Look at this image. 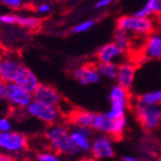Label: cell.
Listing matches in <instances>:
<instances>
[{
  "label": "cell",
  "mask_w": 161,
  "mask_h": 161,
  "mask_svg": "<svg viewBox=\"0 0 161 161\" xmlns=\"http://www.w3.org/2000/svg\"><path fill=\"white\" fill-rule=\"evenodd\" d=\"M26 112L32 117L37 118L41 122L48 124L51 126L58 124V122L61 118V112H60L59 107L48 106V105L35 102V100L31 103L30 106L26 108Z\"/></svg>",
  "instance_id": "6"
},
{
  "label": "cell",
  "mask_w": 161,
  "mask_h": 161,
  "mask_svg": "<svg viewBox=\"0 0 161 161\" xmlns=\"http://www.w3.org/2000/svg\"><path fill=\"white\" fill-rule=\"evenodd\" d=\"M70 139L78 152L87 153L92 150V131L86 127L75 126L70 130Z\"/></svg>",
  "instance_id": "11"
},
{
  "label": "cell",
  "mask_w": 161,
  "mask_h": 161,
  "mask_svg": "<svg viewBox=\"0 0 161 161\" xmlns=\"http://www.w3.org/2000/svg\"><path fill=\"white\" fill-rule=\"evenodd\" d=\"M46 139L55 153H63L68 156L78 154V150L73 147L70 139V130L62 124H55L46 131Z\"/></svg>",
  "instance_id": "2"
},
{
  "label": "cell",
  "mask_w": 161,
  "mask_h": 161,
  "mask_svg": "<svg viewBox=\"0 0 161 161\" xmlns=\"http://www.w3.org/2000/svg\"><path fill=\"white\" fill-rule=\"evenodd\" d=\"M79 161H96L94 158H85V159H81V160Z\"/></svg>",
  "instance_id": "32"
},
{
  "label": "cell",
  "mask_w": 161,
  "mask_h": 161,
  "mask_svg": "<svg viewBox=\"0 0 161 161\" xmlns=\"http://www.w3.org/2000/svg\"><path fill=\"white\" fill-rule=\"evenodd\" d=\"M137 103L142 105H151V106L161 107V88L142 94L137 98Z\"/></svg>",
  "instance_id": "18"
},
{
  "label": "cell",
  "mask_w": 161,
  "mask_h": 161,
  "mask_svg": "<svg viewBox=\"0 0 161 161\" xmlns=\"http://www.w3.org/2000/svg\"><path fill=\"white\" fill-rule=\"evenodd\" d=\"M109 104L110 108L106 114L109 119L115 121L117 118L125 117V112L130 104L129 90L122 88L118 85H114L109 92Z\"/></svg>",
  "instance_id": "4"
},
{
  "label": "cell",
  "mask_w": 161,
  "mask_h": 161,
  "mask_svg": "<svg viewBox=\"0 0 161 161\" xmlns=\"http://www.w3.org/2000/svg\"><path fill=\"white\" fill-rule=\"evenodd\" d=\"M97 70L100 77L107 78L109 80H116L118 65L116 63H99L97 65Z\"/></svg>",
  "instance_id": "19"
},
{
  "label": "cell",
  "mask_w": 161,
  "mask_h": 161,
  "mask_svg": "<svg viewBox=\"0 0 161 161\" xmlns=\"http://www.w3.org/2000/svg\"><path fill=\"white\" fill-rule=\"evenodd\" d=\"M133 15H134L135 17H139V18H150L151 15H153L152 3H151V0H148L141 8L137 9Z\"/></svg>",
  "instance_id": "22"
},
{
  "label": "cell",
  "mask_w": 161,
  "mask_h": 161,
  "mask_svg": "<svg viewBox=\"0 0 161 161\" xmlns=\"http://www.w3.org/2000/svg\"><path fill=\"white\" fill-rule=\"evenodd\" d=\"M143 54L149 60L161 59V32H153L145 40Z\"/></svg>",
  "instance_id": "15"
},
{
  "label": "cell",
  "mask_w": 161,
  "mask_h": 161,
  "mask_svg": "<svg viewBox=\"0 0 161 161\" xmlns=\"http://www.w3.org/2000/svg\"><path fill=\"white\" fill-rule=\"evenodd\" d=\"M0 3L3 6H6L7 8L9 9H22L25 7L26 5V1L24 0H3V1H0Z\"/></svg>",
  "instance_id": "23"
},
{
  "label": "cell",
  "mask_w": 161,
  "mask_h": 161,
  "mask_svg": "<svg viewBox=\"0 0 161 161\" xmlns=\"http://www.w3.org/2000/svg\"><path fill=\"white\" fill-rule=\"evenodd\" d=\"M37 161H62L60 156L55 152H41L36 156Z\"/></svg>",
  "instance_id": "24"
},
{
  "label": "cell",
  "mask_w": 161,
  "mask_h": 161,
  "mask_svg": "<svg viewBox=\"0 0 161 161\" xmlns=\"http://www.w3.org/2000/svg\"><path fill=\"white\" fill-rule=\"evenodd\" d=\"M123 161H139V160H137V158H135L133 156H125L123 158Z\"/></svg>",
  "instance_id": "31"
},
{
  "label": "cell",
  "mask_w": 161,
  "mask_h": 161,
  "mask_svg": "<svg viewBox=\"0 0 161 161\" xmlns=\"http://www.w3.org/2000/svg\"><path fill=\"white\" fill-rule=\"evenodd\" d=\"M135 116L140 124L148 131L157 129L161 124V107L142 105L136 103L135 106Z\"/></svg>",
  "instance_id": "5"
},
{
  "label": "cell",
  "mask_w": 161,
  "mask_h": 161,
  "mask_svg": "<svg viewBox=\"0 0 161 161\" xmlns=\"http://www.w3.org/2000/svg\"><path fill=\"white\" fill-rule=\"evenodd\" d=\"M95 24H96V22L94 19H86V20H82V22L75 24L71 31L75 34H82V33H86L92 30V27L95 26Z\"/></svg>",
  "instance_id": "21"
},
{
  "label": "cell",
  "mask_w": 161,
  "mask_h": 161,
  "mask_svg": "<svg viewBox=\"0 0 161 161\" xmlns=\"http://www.w3.org/2000/svg\"><path fill=\"white\" fill-rule=\"evenodd\" d=\"M11 131V122L7 117H0V132Z\"/></svg>",
  "instance_id": "26"
},
{
  "label": "cell",
  "mask_w": 161,
  "mask_h": 161,
  "mask_svg": "<svg viewBox=\"0 0 161 161\" xmlns=\"http://www.w3.org/2000/svg\"><path fill=\"white\" fill-rule=\"evenodd\" d=\"M5 92H6V82H3L0 79V99H5Z\"/></svg>",
  "instance_id": "29"
},
{
  "label": "cell",
  "mask_w": 161,
  "mask_h": 161,
  "mask_svg": "<svg viewBox=\"0 0 161 161\" xmlns=\"http://www.w3.org/2000/svg\"><path fill=\"white\" fill-rule=\"evenodd\" d=\"M124 52L115 43L110 42L103 45L97 51V60L99 63H114L115 60L121 59Z\"/></svg>",
  "instance_id": "16"
},
{
  "label": "cell",
  "mask_w": 161,
  "mask_h": 161,
  "mask_svg": "<svg viewBox=\"0 0 161 161\" xmlns=\"http://www.w3.org/2000/svg\"><path fill=\"white\" fill-rule=\"evenodd\" d=\"M113 3V0H99V1H97L95 3L94 8L95 9H104V8H107L108 6L112 5Z\"/></svg>",
  "instance_id": "27"
},
{
  "label": "cell",
  "mask_w": 161,
  "mask_h": 161,
  "mask_svg": "<svg viewBox=\"0 0 161 161\" xmlns=\"http://www.w3.org/2000/svg\"><path fill=\"white\" fill-rule=\"evenodd\" d=\"M71 122L75 126L86 127L90 131L100 132L102 134L112 137L114 131V121L109 119L106 114L80 110L71 114Z\"/></svg>",
  "instance_id": "1"
},
{
  "label": "cell",
  "mask_w": 161,
  "mask_h": 161,
  "mask_svg": "<svg viewBox=\"0 0 161 161\" xmlns=\"http://www.w3.org/2000/svg\"><path fill=\"white\" fill-rule=\"evenodd\" d=\"M27 137L17 131L0 132V150L7 154L20 153L27 148Z\"/></svg>",
  "instance_id": "7"
},
{
  "label": "cell",
  "mask_w": 161,
  "mask_h": 161,
  "mask_svg": "<svg viewBox=\"0 0 161 161\" xmlns=\"http://www.w3.org/2000/svg\"><path fill=\"white\" fill-rule=\"evenodd\" d=\"M5 99L17 108L26 109L33 102V95L15 83H6Z\"/></svg>",
  "instance_id": "8"
},
{
  "label": "cell",
  "mask_w": 161,
  "mask_h": 161,
  "mask_svg": "<svg viewBox=\"0 0 161 161\" xmlns=\"http://www.w3.org/2000/svg\"><path fill=\"white\" fill-rule=\"evenodd\" d=\"M72 75L73 78L83 86L94 85V83L99 82L100 79H102L98 70H97V67L92 64L81 65V67L77 68L73 71Z\"/></svg>",
  "instance_id": "13"
},
{
  "label": "cell",
  "mask_w": 161,
  "mask_h": 161,
  "mask_svg": "<svg viewBox=\"0 0 161 161\" xmlns=\"http://www.w3.org/2000/svg\"><path fill=\"white\" fill-rule=\"evenodd\" d=\"M92 157L96 160L110 159L114 156L113 139L109 135L99 134L92 140Z\"/></svg>",
  "instance_id": "9"
},
{
  "label": "cell",
  "mask_w": 161,
  "mask_h": 161,
  "mask_svg": "<svg viewBox=\"0 0 161 161\" xmlns=\"http://www.w3.org/2000/svg\"><path fill=\"white\" fill-rule=\"evenodd\" d=\"M113 43H115L123 52H126L131 47L132 42H131V37H130V35L127 33L116 28L115 34H114Z\"/></svg>",
  "instance_id": "20"
},
{
  "label": "cell",
  "mask_w": 161,
  "mask_h": 161,
  "mask_svg": "<svg viewBox=\"0 0 161 161\" xmlns=\"http://www.w3.org/2000/svg\"><path fill=\"white\" fill-rule=\"evenodd\" d=\"M0 161H15V159H14L10 154L0 152Z\"/></svg>",
  "instance_id": "30"
},
{
  "label": "cell",
  "mask_w": 161,
  "mask_h": 161,
  "mask_svg": "<svg viewBox=\"0 0 161 161\" xmlns=\"http://www.w3.org/2000/svg\"><path fill=\"white\" fill-rule=\"evenodd\" d=\"M116 28L127 34L149 36L153 33V22L151 18H139L134 15H125L117 19Z\"/></svg>",
  "instance_id": "3"
},
{
  "label": "cell",
  "mask_w": 161,
  "mask_h": 161,
  "mask_svg": "<svg viewBox=\"0 0 161 161\" xmlns=\"http://www.w3.org/2000/svg\"><path fill=\"white\" fill-rule=\"evenodd\" d=\"M23 65L13 58H0V79L6 83H13Z\"/></svg>",
  "instance_id": "12"
},
{
  "label": "cell",
  "mask_w": 161,
  "mask_h": 161,
  "mask_svg": "<svg viewBox=\"0 0 161 161\" xmlns=\"http://www.w3.org/2000/svg\"><path fill=\"white\" fill-rule=\"evenodd\" d=\"M154 15H161V0H151Z\"/></svg>",
  "instance_id": "28"
},
{
  "label": "cell",
  "mask_w": 161,
  "mask_h": 161,
  "mask_svg": "<svg viewBox=\"0 0 161 161\" xmlns=\"http://www.w3.org/2000/svg\"><path fill=\"white\" fill-rule=\"evenodd\" d=\"M135 75H136V68L133 63L131 62H124L118 65L117 70V77H116V81L118 86H121L122 88L130 90L133 87L135 81Z\"/></svg>",
  "instance_id": "14"
},
{
  "label": "cell",
  "mask_w": 161,
  "mask_h": 161,
  "mask_svg": "<svg viewBox=\"0 0 161 161\" xmlns=\"http://www.w3.org/2000/svg\"><path fill=\"white\" fill-rule=\"evenodd\" d=\"M33 100L53 107H59L62 102V96L54 87L41 83L37 90L33 94Z\"/></svg>",
  "instance_id": "10"
},
{
  "label": "cell",
  "mask_w": 161,
  "mask_h": 161,
  "mask_svg": "<svg viewBox=\"0 0 161 161\" xmlns=\"http://www.w3.org/2000/svg\"><path fill=\"white\" fill-rule=\"evenodd\" d=\"M35 10L37 11V14H40V15H47L52 11V6L47 3H38L35 7Z\"/></svg>",
  "instance_id": "25"
},
{
  "label": "cell",
  "mask_w": 161,
  "mask_h": 161,
  "mask_svg": "<svg viewBox=\"0 0 161 161\" xmlns=\"http://www.w3.org/2000/svg\"><path fill=\"white\" fill-rule=\"evenodd\" d=\"M41 20L40 17L36 16H25V15H19L16 14V23L15 25H18L19 27L25 28V30H37L41 26Z\"/></svg>",
  "instance_id": "17"
},
{
  "label": "cell",
  "mask_w": 161,
  "mask_h": 161,
  "mask_svg": "<svg viewBox=\"0 0 161 161\" xmlns=\"http://www.w3.org/2000/svg\"><path fill=\"white\" fill-rule=\"evenodd\" d=\"M160 78H161V75H160Z\"/></svg>",
  "instance_id": "33"
}]
</instances>
